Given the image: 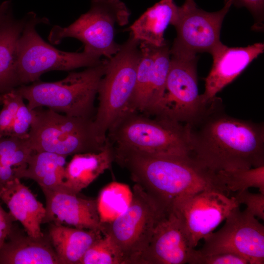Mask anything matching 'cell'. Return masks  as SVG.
Wrapping results in <instances>:
<instances>
[{
	"mask_svg": "<svg viewBox=\"0 0 264 264\" xmlns=\"http://www.w3.org/2000/svg\"><path fill=\"white\" fill-rule=\"evenodd\" d=\"M27 16L17 47V73L20 86L39 81L43 74L49 71L88 67L102 62L100 58L84 51L68 52L50 45L36 30L37 25L48 22V20L38 17L33 12Z\"/></svg>",
	"mask_w": 264,
	"mask_h": 264,
	"instance_id": "8",
	"label": "cell"
},
{
	"mask_svg": "<svg viewBox=\"0 0 264 264\" xmlns=\"http://www.w3.org/2000/svg\"><path fill=\"white\" fill-rule=\"evenodd\" d=\"M264 51L263 43L237 47H228L221 42L220 43L210 52L213 64L205 79V90L200 94L202 102L205 103L216 96Z\"/></svg>",
	"mask_w": 264,
	"mask_h": 264,
	"instance_id": "17",
	"label": "cell"
},
{
	"mask_svg": "<svg viewBox=\"0 0 264 264\" xmlns=\"http://www.w3.org/2000/svg\"><path fill=\"white\" fill-rule=\"evenodd\" d=\"M113 147L114 161L126 169L135 183L165 212L179 199L202 191L229 194L217 173L190 155H153Z\"/></svg>",
	"mask_w": 264,
	"mask_h": 264,
	"instance_id": "2",
	"label": "cell"
},
{
	"mask_svg": "<svg viewBox=\"0 0 264 264\" xmlns=\"http://www.w3.org/2000/svg\"><path fill=\"white\" fill-rule=\"evenodd\" d=\"M45 199L43 223H54L76 228L101 231L96 199H88L64 190L42 189Z\"/></svg>",
	"mask_w": 264,
	"mask_h": 264,
	"instance_id": "16",
	"label": "cell"
},
{
	"mask_svg": "<svg viewBox=\"0 0 264 264\" xmlns=\"http://www.w3.org/2000/svg\"><path fill=\"white\" fill-rule=\"evenodd\" d=\"M33 152L27 139L15 136L0 138V162L5 165L23 169Z\"/></svg>",
	"mask_w": 264,
	"mask_h": 264,
	"instance_id": "27",
	"label": "cell"
},
{
	"mask_svg": "<svg viewBox=\"0 0 264 264\" xmlns=\"http://www.w3.org/2000/svg\"><path fill=\"white\" fill-rule=\"evenodd\" d=\"M33 110H30L23 100L21 103L14 120L9 136L27 139L33 118Z\"/></svg>",
	"mask_w": 264,
	"mask_h": 264,
	"instance_id": "31",
	"label": "cell"
},
{
	"mask_svg": "<svg viewBox=\"0 0 264 264\" xmlns=\"http://www.w3.org/2000/svg\"><path fill=\"white\" fill-rule=\"evenodd\" d=\"M197 57L171 56L164 94L152 116L182 124L192 120L205 104L198 93Z\"/></svg>",
	"mask_w": 264,
	"mask_h": 264,
	"instance_id": "12",
	"label": "cell"
},
{
	"mask_svg": "<svg viewBox=\"0 0 264 264\" xmlns=\"http://www.w3.org/2000/svg\"><path fill=\"white\" fill-rule=\"evenodd\" d=\"M180 6L174 0H160L148 8L130 27V34L139 43L159 47L165 44L164 32L176 20Z\"/></svg>",
	"mask_w": 264,
	"mask_h": 264,
	"instance_id": "21",
	"label": "cell"
},
{
	"mask_svg": "<svg viewBox=\"0 0 264 264\" xmlns=\"http://www.w3.org/2000/svg\"><path fill=\"white\" fill-rule=\"evenodd\" d=\"M16 220L9 212H6L0 205V248L3 244L13 227Z\"/></svg>",
	"mask_w": 264,
	"mask_h": 264,
	"instance_id": "34",
	"label": "cell"
},
{
	"mask_svg": "<svg viewBox=\"0 0 264 264\" xmlns=\"http://www.w3.org/2000/svg\"><path fill=\"white\" fill-rule=\"evenodd\" d=\"M240 206L234 196L216 191H202L183 198L173 205L191 247L195 248Z\"/></svg>",
	"mask_w": 264,
	"mask_h": 264,
	"instance_id": "13",
	"label": "cell"
},
{
	"mask_svg": "<svg viewBox=\"0 0 264 264\" xmlns=\"http://www.w3.org/2000/svg\"><path fill=\"white\" fill-rule=\"evenodd\" d=\"M184 125L190 155L211 171L264 165V123L228 115L221 98H212Z\"/></svg>",
	"mask_w": 264,
	"mask_h": 264,
	"instance_id": "1",
	"label": "cell"
},
{
	"mask_svg": "<svg viewBox=\"0 0 264 264\" xmlns=\"http://www.w3.org/2000/svg\"><path fill=\"white\" fill-rule=\"evenodd\" d=\"M79 264H123V260L110 237L104 233L87 250Z\"/></svg>",
	"mask_w": 264,
	"mask_h": 264,
	"instance_id": "28",
	"label": "cell"
},
{
	"mask_svg": "<svg viewBox=\"0 0 264 264\" xmlns=\"http://www.w3.org/2000/svg\"><path fill=\"white\" fill-rule=\"evenodd\" d=\"M107 137L114 147L153 155H190L183 124L138 112L124 113Z\"/></svg>",
	"mask_w": 264,
	"mask_h": 264,
	"instance_id": "4",
	"label": "cell"
},
{
	"mask_svg": "<svg viewBox=\"0 0 264 264\" xmlns=\"http://www.w3.org/2000/svg\"><path fill=\"white\" fill-rule=\"evenodd\" d=\"M183 5L187 6H192L196 5V4L194 1V0H185Z\"/></svg>",
	"mask_w": 264,
	"mask_h": 264,
	"instance_id": "37",
	"label": "cell"
},
{
	"mask_svg": "<svg viewBox=\"0 0 264 264\" xmlns=\"http://www.w3.org/2000/svg\"><path fill=\"white\" fill-rule=\"evenodd\" d=\"M1 104V101H0V104Z\"/></svg>",
	"mask_w": 264,
	"mask_h": 264,
	"instance_id": "38",
	"label": "cell"
},
{
	"mask_svg": "<svg viewBox=\"0 0 264 264\" xmlns=\"http://www.w3.org/2000/svg\"><path fill=\"white\" fill-rule=\"evenodd\" d=\"M141 57L134 91L127 112L152 116L164 94L171 59L166 43L159 47L140 43Z\"/></svg>",
	"mask_w": 264,
	"mask_h": 264,
	"instance_id": "14",
	"label": "cell"
},
{
	"mask_svg": "<svg viewBox=\"0 0 264 264\" xmlns=\"http://www.w3.org/2000/svg\"><path fill=\"white\" fill-rule=\"evenodd\" d=\"M193 249L178 218L171 210L157 222L148 245L135 264H188Z\"/></svg>",
	"mask_w": 264,
	"mask_h": 264,
	"instance_id": "15",
	"label": "cell"
},
{
	"mask_svg": "<svg viewBox=\"0 0 264 264\" xmlns=\"http://www.w3.org/2000/svg\"><path fill=\"white\" fill-rule=\"evenodd\" d=\"M232 5V0L224 1L220 10L209 12L197 5L180 6L173 26L176 36L170 48L171 56L193 58L197 54L210 53L220 43V33L224 18Z\"/></svg>",
	"mask_w": 264,
	"mask_h": 264,
	"instance_id": "11",
	"label": "cell"
},
{
	"mask_svg": "<svg viewBox=\"0 0 264 264\" xmlns=\"http://www.w3.org/2000/svg\"><path fill=\"white\" fill-rule=\"evenodd\" d=\"M12 14V5L10 0L0 3V23Z\"/></svg>",
	"mask_w": 264,
	"mask_h": 264,
	"instance_id": "36",
	"label": "cell"
},
{
	"mask_svg": "<svg viewBox=\"0 0 264 264\" xmlns=\"http://www.w3.org/2000/svg\"><path fill=\"white\" fill-rule=\"evenodd\" d=\"M203 240L198 250L201 254L232 253L243 257L249 264H264V226L246 208L233 209L222 227Z\"/></svg>",
	"mask_w": 264,
	"mask_h": 264,
	"instance_id": "10",
	"label": "cell"
},
{
	"mask_svg": "<svg viewBox=\"0 0 264 264\" xmlns=\"http://www.w3.org/2000/svg\"><path fill=\"white\" fill-rule=\"evenodd\" d=\"M113 161L114 147L107 137L106 146L102 151L73 155L66 166L64 190L78 194L109 169Z\"/></svg>",
	"mask_w": 264,
	"mask_h": 264,
	"instance_id": "19",
	"label": "cell"
},
{
	"mask_svg": "<svg viewBox=\"0 0 264 264\" xmlns=\"http://www.w3.org/2000/svg\"><path fill=\"white\" fill-rule=\"evenodd\" d=\"M232 5L245 7L250 12L255 22L253 26L254 30L262 31L264 29V0H232Z\"/></svg>",
	"mask_w": 264,
	"mask_h": 264,
	"instance_id": "33",
	"label": "cell"
},
{
	"mask_svg": "<svg viewBox=\"0 0 264 264\" xmlns=\"http://www.w3.org/2000/svg\"><path fill=\"white\" fill-rule=\"evenodd\" d=\"M67 157L46 151H33L24 169L14 168L15 176L32 179L41 189L64 190Z\"/></svg>",
	"mask_w": 264,
	"mask_h": 264,
	"instance_id": "24",
	"label": "cell"
},
{
	"mask_svg": "<svg viewBox=\"0 0 264 264\" xmlns=\"http://www.w3.org/2000/svg\"><path fill=\"white\" fill-rule=\"evenodd\" d=\"M27 18L26 14L16 19L12 14L0 23V94L20 86L17 73V47Z\"/></svg>",
	"mask_w": 264,
	"mask_h": 264,
	"instance_id": "23",
	"label": "cell"
},
{
	"mask_svg": "<svg viewBox=\"0 0 264 264\" xmlns=\"http://www.w3.org/2000/svg\"><path fill=\"white\" fill-rule=\"evenodd\" d=\"M0 264L60 263L47 235L35 238L13 227L0 248Z\"/></svg>",
	"mask_w": 264,
	"mask_h": 264,
	"instance_id": "20",
	"label": "cell"
},
{
	"mask_svg": "<svg viewBox=\"0 0 264 264\" xmlns=\"http://www.w3.org/2000/svg\"><path fill=\"white\" fill-rule=\"evenodd\" d=\"M102 235L99 231L50 223L47 236L60 264H79L87 250Z\"/></svg>",
	"mask_w": 264,
	"mask_h": 264,
	"instance_id": "22",
	"label": "cell"
},
{
	"mask_svg": "<svg viewBox=\"0 0 264 264\" xmlns=\"http://www.w3.org/2000/svg\"><path fill=\"white\" fill-rule=\"evenodd\" d=\"M130 15L121 0H91L87 12L68 26H54L48 39L53 44H58L66 38H75L83 43L84 51L110 59L121 46L114 40L115 26L127 24Z\"/></svg>",
	"mask_w": 264,
	"mask_h": 264,
	"instance_id": "7",
	"label": "cell"
},
{
	"mask_svg": "<svg viewBox=\"0 0 264 264\" xmlns=\"http://www.w3.org/2000/svg\"><path fill=\"white\" fill-rule=\"evenodd\" d=\"M20 179L16 177L2 187L0 199L16 220L21 222L28 236L43 237L44 234L41 230V224L45 215V207Z\"/></svg>",
	"mask_w": 264,
	"mask_h": 264,
	"instance_id": "18",
	"label": "cell"
},
{
	"mask_svg": "<svg viewBox=\"0 0 264 264\" xmlns=\"http://www.w3.org/2000/svg\"><path fill=\"white\" fill-rule=\"evenodd\" d=\"M190 264H249L243 257L232 253L203 254L194 248L188 263Z\"/></svg>",
	"mask_w": 264,
	"mask_h": 264,
	"instance_id": "30",
	"label": "cell"
},
{
	"mask_svg": "<svg viewBox=\"0 0 264 264\" xmlns=\"http://www.w3.org/2000/svg\"><path fill=\"white\" fill-rule=\"evenodd\" d=\"M132 191L123 183L113 182L100 192L97 201V209L102 223H110L128 207Z\"/></svg>",
	"mask_w": 264,
	"mask_h": 264,
	"instance_id": "25",
	"label": "cell"
},
{
	"mask_svg": "<svg viewBox=\"0 0 264 264\" xmlns=\"http://www.w3.org/2000/svg\"><path fill=\"white\" fill-rule=\"evenodd\" d=\"M107 61L103 60L82 71L69 73L58 81L39 80L20 86L16 90L27 101L30 110L45 107L67 115L93 119L96 109L94 101Z\"/></svg>",
	"mask_w": 264,
	"mask_h": 264,
	"instance_id": "3",
	"label": "cell"
},
{
	"mask_svg": "<svg viewBox=\"0 0 264 264\" xmlns=\"http://www.w3.org/2000/svg\"><path fill=\"white\" fill-rule=\"evenodd\" d=\"M33 110L27 139L33 151L68 156L99 152L105 148L106 141H102L97 136L93 119L63 115L48 108Z\"/></svg>",
	"mask_w": 264,
	"mask_h": 264,
	"instance_id": "6",
	"label": "cell"
},
{
	"mask_svg": "<svg viewBox=\"0 0 264 264\" xmlns=\"http://www.w3.org/2000/svg\"><path fill=\"white\" fill-rule=\"evenodd\" d=\"M234 197L240 205H245L246 208L253 216L264 220V194L253 193L245 190L237 192Z\"/></svg>",
	"mask_w": 264,
	"mask_h": 264,
	"instance_id": "32",
	"label": "cell"
},
{
	"mask_svg": "<svg viewBox=\"0 0 264 264\" xmlns=\"http://www.w3.org/2000/svg\"><path fill=\"white\" fill-rule=\"evenodd\" d=\"M132 191L127 209L111 222L103 223V234L111 238L123 264H135L148 245L157 222L166 213L139 185L135 183Z\"/></svg>",
	"mask_w": 264,
	"mask_h": 264,
	"instance_id": "9",
	"label": "cell"
},
{
	"mask_svg": "<svg viewBox=\"0 0 264 264\" xmlns=\"http://www.w3.org/2000/svg\"><path fill=\"white\" fill-rule=\"evenodd\" d=\"M140 57L139 42L130 33L118 52L107 59L105 72L99 84L98 106L93 120L96 133L104 142L109 130L127 112Z\"/></svg>",
	"mask_w": 264,
	"mask_h": 264,
	"instance_id": "5",
	"label": "cell"
},
{
	"mask_svg": "<svg viewBox=\"0 0 264 264\" xmlns=\"http://www.w3.org/2000/svg\"><path fill=\"white\" fill-rule=\"evenodd\" d=\"M2 108L0 111V138L9 136L21 103L23 100L16 88L0 94Z\"/></svg>",
	"mask_w": 264,
	"mask_h": 264,
	"instance_id": "29",
	"label": "cell"
},
{
	"mask_svg": "<svg viewBox=\"0 0 264 264\" xmlns=\"http://www.w3.org/2000/svg\"><path fill=\"white\" fill-rule=\"evenodd\" d=\"M227 190L239 192L254 187L264 194V165L258 167L221 171L217 173Z\"/></svg>",
	"mask_w": 264,
	"mask_h": 264,
	"instance_id": "26",
	"label": "cell"
},
{
	"mask_svg": "<svg viewBox=\"0 0 264 264\" xmlns=\"http://www.w3.org/2000/svg\"><path fill=\"white\" fill-rule=\"evenodd\" d=\"M15 178L14 168L0 162V189Z\"/></svg>",
	"mask_w": 264,
	"mask_h": 264,
	"instance_id": "35",
	"label": "cell"
}]
</instances>
